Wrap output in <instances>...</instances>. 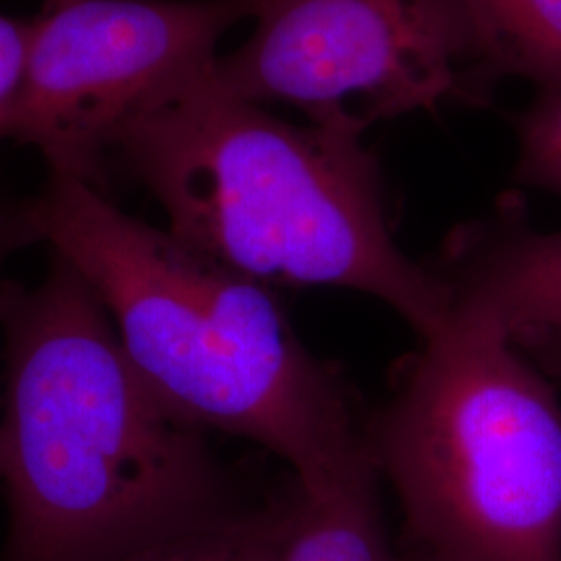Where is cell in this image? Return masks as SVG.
I'll return each instance as SVG.
<instances>
[{"label": "cell", "mask_w": 561, "mask_h": 561, "mask_svg": "<svg viewBox=\"0 0 561 561\" xmlns=\"http://www.w3.org/2000/svg\"><path fill=\"white\" fill-rule=\"evenodd\" d=\"M0 561H123L250 500L210 433L141 381L60 254L32 287L0 279Z\"/></svg>", "instance_id": "cell-1"}, {"label": "cell", "mask_w": 561, "mask_h": 561, "mask_svg": "<svg viewBox=\"0 0 561 561\" xmlns=\"http://www.w3.org/2000/svg\"><path fill=\"white\" fill-rule=\"evenodd\" d=\"M0 241L46 243L71 262L141 381L183 421L256 443L301 489L373 460L345 382L306 347L277 289L55 173L38 196L0 210Z\"/></svg>", "instance_id": "cell-2"}, {"label": "cell", "mask_w": 561, "mask_h": 561, "mask_svg": "<svg viewBox=\"0 0 561 561\" xmlns=\"http://www.w3.org/2000/svg\"><path fill=\"white\" fill-rule=\"evenodd\" d=\"M215 62L121 129L111 169L152 194L178 240L245 277L358 291L421 341L443 331L445 287L396 241L362 134L279 119L227 92Z\"/></svg>", "instance_id": "cell-3"}, {"label": "cell", "mask_w": 561, "mask_h": 561, "mask_svg": "<svg viewBox=\"0 0 561 561\" xmlns=\"http://www.w3.org/2000/svg\"><path fill=\"white\" fill-rule=\"evenodd\" d=\"M414 561H561V405L497 327L451 317L366 424Z\"/></svg>", "instance_id": "cell-4"}, {"label": "cell", "mask_w": 561, "mask_h": 561, "mask_svg": "<svg viewBox=\"0 0 561 561\" xmlns=\"http://www.w3.org/2000/svg\"><path fill=\"white\" fill-rule=\"evenodd\" d=\"M254 34L215 62L222 88L362 134L445 104L486 106L458 0H259Z\"/></svg>", "instance_id": "cell-5"}, {"label": "cell", "mask_w": 561, "mask_h": 561, "mask_svg": "<svg viewBox=\"0 0 561 561\" xmlns=\"http://www.w3.org/2000/svg\"><path fill=\"white\" fill-rule=\"evenodd\" d=\"M259 0H44L0 141L34 146L50 173L111 194L121 129L217 60Z\"/></svg>", "instance_id": "cell-6"}, {"label": "cell", "mask_w": 561, "mask_h": 561, "mask_svg": "<svg viewBox=\"0 0 561 561\" xmlns=\"http://www.w3.org/2000/svg\"><path fill=\"white\" fill-rule=\"evenodd\" d=\"M431 268L451 317L486 322L512 340L561 335V229H535L520 202L503 201L493 215L454 229Z\"/></svg>", "instance_id": "cell-7"}, {"label": "cell", "mask_w": 561, "mask_h": 561, "mask_svg": "<svg viewBox=\"0 0 561 561\" xmlns=\"http://www.w3.org/2000/svg\"><path fill=\"white\" fill-rule=\"evenodd\" d=\"M277 561H414L389 533L375 461L321 489L294 481Z\"/></svg>", "instance_id": "cell-8"}, {"label": "cell", "mask_w": 561, "mask_h": 561, "mask_svg": "<svg viewBox=\"0 0 561 561\" xmlns=\"http://www.w3.org/2000/svg\"><path fill=\"white\" fill-rule=\"evenodd\" d=\"M484 78L561 90V0H458Z\"/></svg>", "instance_id": "cell-9"}, {"label": "cell", "mask_w": 561, "mask_h": 561, "mask_svg": "<svg viewBox=\"0 0 561 561\" xmlns=\"http://www.w3.org/2000/svg\"><path fill=\"white\" fill-rule=\"evenodd\" d=\"M294 503L291 486L248 500L215 520L185 530L123 561H277Z\"/></svg>", "instance_id": "cell-10"}, {"label": "cell", "mask_w": 561, "mask_h": 561, "mask_svg": "<svg viewBox=\"0 0 561 561\" xmlns=\"http://www.w3.org/2000/svg\"><path fill=\"white\" fill-rule=\"evenodd\" d=\"M512 123L518 136L516 181L561 196V90H539Z\"/></svg>", "instance_id": "cell-11"}, {"label": "cell", "mask_w": 561, "mask_h": 561, "mask_svg": "<svg viewBox=\"0 0 561 561\" xmlns=\"http://www.w3.org/2000/svg\"><path fill=\"white\" fill-rule=\"evenodd\" d=\"M32 36V21H18L0 15V113L20 88L27 48Z\"/></svg>", "instance_id": "cell-12"}, {"label": "cell", "mask_w": 561, "mask_h": 561, "mask_svg": "<svg viewBox=\"0 0 561 561\" xmlns=\"http://www.w3.org/2000/svg\"><path fill=\"white\" fill-rule=\"evenodd\" d=\"M522 350L530 352L547 373L561 382V335L558 333H528L514 340Z\"/></svg>", "instance_id": "cell-13"}, {"label": "cell", "mask_w": 561, "mask_h": 561, "mask_svg": "<svg viewBox=\"0 0 561 561\" xmlns=\"http://www.w3.org/2000/svg\"><path fill=\"white\" fill-rule=\"evenodd\" d=\"M7 256V252L0 248V261ZM0 466H2V435H0Z\"/></svg>", "instance_id": "cell-14"}]
</instances>
